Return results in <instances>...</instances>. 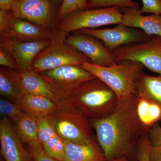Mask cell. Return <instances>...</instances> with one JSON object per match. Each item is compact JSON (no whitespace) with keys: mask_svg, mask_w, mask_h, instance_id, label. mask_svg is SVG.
I'll return each mask as SVG.
<instances>
[{"mask_svg":"<svg viewBox=\"0 0 161 161\" xmlns=\"http://www.w3.org/2000/svg\"><path fill=\"white\" fill-rule=\"evenodd\" d=\"M90 121L107 161L124 156L137 161V144L150 129L139 118L136 96L119 102L114 112L106 117Z\"/></svg>","mask_w":161,"mask_h":161,"instance_id":"6da1fadb","label":"cell"},{"mask_svg":"<svg viewBox=\"0 0 161 161\" xmlns=\"http://www.w3.org/2000/svg\"><path fill=\"white\" fill-rule=\"evenodd\" d=\"M66 100L90 120L106 117L119 103L115 92L97 78L78 87Z\"/></svg>","mask_w":161,"mask_h":161,"instance_id":"7a4b0ae2","label":"cell"},{"mask_svg":"<svg viewBox=\"0 0 161 161\" xmlns=\"http://www.w3.org/2000/svg\"><path fill=\"white\" fill-rule=\"evenodd\" d=\"M111 88L119 102L136 95V82L144 66L138 62L122 61L110 66H103L86 62L81 66Z\"/></svg>","mask_w":161,"mask_h":161,"instance_id":"3957f363","label":"cell"},{"mask_svg":"<svg viewBox=\"0 0 161 161\" xmlns=\"http://www.w3.org/2000/svg\"><path fill=\"white\" fill-rule=\"evenodd\" d=\"M68 34L62 31L55 30L49 45L34 60V70L39 74L64 65L81 66L85 62H91L86 56L67 43Z\"/></svg>","mask_w":161,"mask_h":161,"instance_id":"277c9868","label":"cell"},{"mask_svg":"<svg viewBox=\"0 0 161 161\" xmlns=\"http://www.w3.org/2000/svg\"><path fill=\"white\" fill-rule=\"evenodd\" d=\"M53 115L58 135L64 140L82 144L96 143L92 136L91 121L64 101Z\"/></svg>","mask_w":161,"mask_h":161,"instance_id":"5b68a950","label":"cell"},{"mask_svg":"<svg viewBox=\"0 0 161 161\" xmlns=\"http://www.w3.org/2000/svg\"><path fill=\"white\" fill-rule=\"evenodd\" d=\"M121 9L120 7H112L75 12L58 23L56 29L69 34L82 29L120 24L123 17Z\"/></svg>","mask_w":161,"mask_h":161,"instance_id":"8992f818","label":"cell"},{"mask_svg":"<svg viewBox=\"0 0 161 161\" xmlns=\"http://www.w3.org/2000/svg\"><path fill=\"white\" fill-rule=\"evenodd\" d=\"M39 74L63 100H67L81 85L96 78L81 66L75 65H64Z\"/></svg>","mask_w":161,"mask_h":161,"instance_id":"52a82bcc","label":"cell"},{"mask_svg":"<svg viewBox=\"0 0 161 161\" xmlns=\"http://www.w3.org/2000/svg\"><path fill=\"white\" fill-rule=\"evenodd\" d=\"M116 63L130 60L138 62L161 75V37L155 36L142 43L124 45L112 52Z\"/></svg>","mask_w":161,"mask_h":161,"instance_id":"ba28073f","label":"cell"},{"mask_svg":"<svg viewBox=\"0 0 161 161\" xmlns=\"http://www.w3.org/2000/svg\"><path fill=\"white\" fill-rule=\"evenodd\" d=\"M54 0H14L10 12L15 18L48 29H56L59 8Z\"/></svg>","mask_w":161,"mask_h":161,"instance_id":"9c48e42d","label":"cell"},{"mask_svg":"<svg viewBox=\"0 0 161 161\" xmlns=\"http://www.w3.org/2000/svg\"><path fill=\"white\" fill-rule=\"evenodd\" d=\"M56 29L45 28L27 20L15 18L10 11L0 10L1 37L18 42L51 39Z\"/></svg>","mask_w":161,"mask_h":161,"instance_id":"30bf717a","label":"cell"},{"mask_svg":"<svg viewBox=\"0 0 161 161\" xmlns=\"http://www.w3.org/2000/svg\"><path fill=\"white\" fill-rule=\"evenodd\" d=\"M78 32L92 36L100 40L111 52L131 43H140L150 39L144 31L125 26L122 23L112 28H86Z\"/></svg>","mask_w":161,"mask_h":161,"instance_id":"8fae6325","label":"cell"},{"mask_svg":"<svg viewBox=\"0 0 161 161\" xmlns=\"http://www.w3.org/2000/svg\"><path fill=\"white\" fill-rule=\"evenodd\" d=\"M69 45L86 56L91 63L103 66L116 64L113 53L103 43L94 37L80 33L69 34L66 38Z\"/></svg>","mask_w":161,"mask_h":161,"instance_id":"7c38bea8","label":"cell"},{"mask_svg":"<svg viewBox=\"0 0 161 161\" xmlns=\"http://www.w3.org/2000/svg\"><path fill=\"white\" fill-rule=\"evenodd\" d=\"M51 39L29 42H18L0 38V46L6 50L13 56L19 67V71L33 69L35 58L49 45Z\"/></svg>","mask_w":161,"mask_h":161,"instance_id":"4fadbf2b","label":"cell"},{"mask_svg":"<svg viewBox=\"0 0 161 161\" xmlns=\"http://www.w3.org/2000/svg\"><path fill=\"white\" fill-rule=\"evenodd\" d=\"M1 153L6 161H33L16 132L11 119L3 116L0 121Z\"/></svg>","mask_w":161,"mask_h":161,"instance_id":"5bb4252c","label":"cell"},{"mask_svg":"<svg viewBox=\"0 0 161 161\" xmlns=\"http://www.w3.org/2000/svg\"><path fill=\"white\" fill-rule=\"evenodd\" d=\"M121 10L124 13L122 23L125 26L140 28L150 37L151 36L161 37L160 15H143L139 9L135 8H123Z\"/></svg>","mask_w":161,"mask_h":161,"instance_id":"9a60e30c","label":"cell"},{"mask_svg":"<svg viewBox=\"0 0 161 161\" xmlns=\"http://www.w3.org/2000/svg\"><path fill=\"white\" fill-rule=\"evenodd\" d=\"M0 94L14 103H20L27 94L19 72L7 68L0 69Z\"/></svg>","mask_w":161,"mask_h":161,"instance_id":"2e32d148","label":"cell"},{"mask_svg":"<svg viewBox=\"0 0 161 161\" xmlns=\"http://www.w3.org/2000/svg\"><path fill=\"white\" fill-rule=\"evenodd\" d=\"M19 73L23 86L28 94L49 98L58 105L63 100L58 97L41 75L33 69Z\"/></svg>","mask_w":161,"mask_h":161,"instance_id":"e0dca14e","label":"cell"},{"mask_svg":"<svg viewBox=\"0 0 161 161\" xmlns=\"http://www.w3.org/2000/svg\"><path fill=\"white\" fill-rule=\"evenodd\" d=\"M64 141L65 145L64 161H107L102 149L97 143L78 144Z\"/></svg>","mask_w":161,"mask_h":161,"instance_id":"ac0fdd59","label":"cell"},{"mask_svg":"<svg viewBox=\"0 0 161 161\" xmlns=\"http://www.w3.org/2000/svg\"><path fill=\"white\" fill-rule=\"evenodd\" d=\"M19 105L24 112L36 118L54 115L59 106L49 98L27 94L24 95Z\"/></svg>","mask_w":161,"mask_h":161,"instance_id":"d6986e66","label":"cell"},{"mask_svg":"<svg viewBox=\"0 0 161 161\" xmlns=\"http://www.w3.org/2000/svg\"><path fill=\"white\" fill-rule=\"evenodd\" d=\"M136 96L155 104L161 108V75L150 76L144 72L139 75L136 82Z\"/></svg>","mask_w":161,"mask_h":161,"instance_id":"ffe728a7","label":"cell"},{"mask_svg":"<svg viewBox=\"0 0 161 161\" xmlns=\"http://www.w3.org/2000/svg\"><path fill=\"white\" fill-rule=\"evenodd\" d=\"M13 121L16 132L23 143L28 146L40 143L36 118L24 112Z\"/></svg>","mask_w":161,"mask_h":161,"instance_id":"44dd1931","label":"cell"},{"mask_svg":"<svg viewBox=\"0 0 161 161\" xmlns=\"http://www.w3.org/2000/svg\"><path fill=\"white\" fill-rule=\"evenodd\" d=\"M137 98V112L142 123L150 129L161 120V108L157 105Z\"/></svg>","mask_w":161,"mask_h":161,"instance_id":"7402d4cb","label":"cell"},{"mask_svg":"<svg viewBox=\"0 0 161 161\" xmlns=\"http://www.w3.org/2000/svg\"><path fill=\"white\" fill-rule=\"evenodd\" d=\"M43 150L52 158L58 161H64L65 155L64 141L58 134L42 145Z\"/></svg>","mask_w":161,"mask_h":161,"instance_id":"603a6c76","label":"cell"},{"mask_svg":"<svg viewBox=\"0 0 161 161\" xmlns=\"http://www.w3.org/2000/svg\"><path fill=\"white\" fill-rule=\"evenodd\" d=\"M138 3L132 0H87L88 9L112 7L138 8Z\"/></svg>","mask_w":161,"mask_h":161,"instance_id":"cb8c5ba5","label":"cell"},{"mask_svg":"<svg viewBox=\"0 0 161 161\" xmlns=\"http://www.w3.org/2000/svg\"><path fill=\"white\" fill-rule=\"evenodd\" d=\"M88 9L87 0H63L59 7L57 23H60L68 15L79 10Z\"/></svg>","mask_w":161,"mask_h":161,"instance_id":"d4e9b609","label":"cell"},{"mask_svg":"<svg viewBox=\"0 0 161 161\" xmlns=\"http://www.w3.org/2000/svg\"><path fill=\"white\" fill-rule=\"evenodd\" d=\"M0 112L4 116H7L11 119L13 121L22 115L24 111L18 104L4 98H1Z\"/></svg>","mask_w":161,"mask_h":161,"instance_id":"484cf974","label":"cell"},{"mask_svg":"<svg viewBox=\"0 0 161 161\" xmlns=\"http://www.w3.org/2000/svg\"><path fill=\"white\" fill-rule=\"evenodd\" d=\"M151 146L147 134L140 139L136 148V155L137 161H150L149 152Z\"/></svg>","mask_w":161,"mask_h":161,"instance_id":"4316f807","label":"cell"},{"mask_svg":"<svg viewBox=\"0 0 161 161\" xmlns=\"http://www.w3.org/2000/svg\"><path fill=\"white\" fill-rule=\"evenodd\" d=\"M28 150L33 161H58L47 155L40 143L28 146Z\"/></svg>","mask_w":161,"mask_h":161,"instance_id":"83f0119b","label":"cell"},{"mask_svg":"<svg viewBox=\"0 0 161 161\" xmlns=\"http://www.w3.org/2000/svg\"><path fill=\"white\" fill-rule=\"evenodd\" d=\"M142 6L139 11L141 13L161 14V0H141Z\"/></svg>","mask_w":161,"mask_h":161,"instance_id":"f1b7e54d","label":"cell"},{"mask_svg":"<svg viewBox=\"0 0 161 161\" xmlns=\"http://www.w3.org/2000/svg\"><path fill=\"white\" fill-rule=\"evenodd\" d=\"M0 65L3 67L19 71V67L14 58L5 48L0 46Z\"/></svg>","mask_w":161,"mask_h":161,"instance_id":"f546056e","label":"cell"},{"mask_svg":"<svg viewBox=\"0 0 161 161\" xmlns=\"http://www.w3.org/2000/svg\"><path fill=\"white\" fill-rule=\"evenodd\" d=\"M147 135L152 146L161 145V126L157 123L149 129Z\"/></svg>","mask_w":161,"mask_h":161,"instance_id":"4dcf8cb0","label":"cell"},{"mask_svg":"<svg viewBox=\"0 0 161 161\" xmlns=\"http://www.w3.org/2000/svg\"><path fill=\"white\" fill-rule=\"evenodd\" d=\"M150 161H161V145L151 146L149 152Z\"/></svg>","mask_w":161,"mask_h":161,"instance_id":"1f68e13d","label":"cell"},{"mask_svg":"<svg viewBox=\"0 0 161 161\" xmlns=\"http://www.w3.org/2000/svg\"><path fill=\"white\" fill-rule=\"evenodd\" d=\"M14 0H0V10L9 11Z\"/></svg>","mask_w":161,"mask_h":161,"instance_id":"d6a6232c","label":"cell"},{"mask_svg":"<svg viewBox=\"0 0 161 161\" xmlns=\"http://www.w3.org/2000/svg\"><path fill=\"white\" fill-rule=\"evenodd\" d=\"M112 161H133L131 160L130 158H128V157L125 156L119 158L115 159L114 160Z\"/></svg>","mask_w":161,"mask_h":161,"instance_id":"836d02e7","label":"cell"},{"mask_svg":"<svg viewBox=\"0 0 161 161\" xmlns=\"http://www.w3.org/2000/svg\"><path fill=\"white\" fill-rule=\"evenodd\" d=\"M54 1L57 4V5L60 7V6H61V4H62L63 0H54Z\"/></svg>","mask_w":161,"mask_h":161,"instance_id":"e575fe53","label":"cell"}]
</instances>
